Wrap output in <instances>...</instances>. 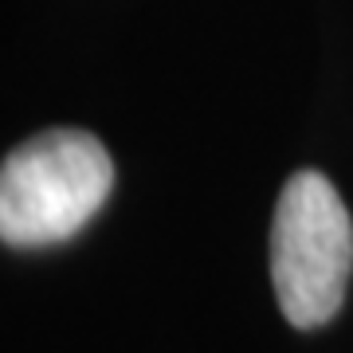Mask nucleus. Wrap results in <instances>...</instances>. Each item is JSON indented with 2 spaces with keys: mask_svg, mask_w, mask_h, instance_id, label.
Instances as JSON below:
<instances>
[{
  "mask_svg": "<svg viewBox=\"0 0 353 353\" xmlns=\"http://www.w3.org/2000/svg\"><path fill=\"white\" fill-rule=\"evenodd\" d=\"M114 189V161L87 130H48L0 169V236L8 248H51L79 236Z\"/></svg>",
  "mask_w": 353,
  "mask_h": 353,
  "instance_id": "f257e3e1",
  "label": "nucleus"
},
{
  "mask_svg": "<svg viewBox=\"0 0 353 353\" xmlns=\"http://www.w3.org/2000/svg\"><path fill=\"white\" fill-rule=\"evenodd\" d=\"M353 271V224L338 189L303 169L279 192L271 224V279L290 326H326L341 310Z\"/></svg>",
  "mask_w": 353,
  "mask_h": 353,
  "instance_id": "f03ea898",
  "label": "nucleus"
}]
</instances>
